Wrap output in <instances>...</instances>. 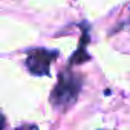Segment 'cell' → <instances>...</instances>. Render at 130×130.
Returning a JSON list of instances; mask_svg holds the SVG:
<instances>
[{"label":"cell","instance_id":"6da1fadb","mask_svg":"<svg viewBox=\"0 0 130 130\" xmlns=\"http://www.w3.org/2000/svg\"><path fill=\"white\" fill-rule=\"evenodd\" d=\"M81 86H83V81L75 72H72L71 69H64L63 72H60L58 81L52 89L51 104L61 112L71 109L78 100Z\"/></svg>","mask_w":130,"mask_h":130},{"label":"cell","instance_id":"7a4b0ae2","mask_svg":"<svg viewBox=\"0 0 130 130\" xmlns=\"http://www.w3.org/2000/svg\"><path fill=\"white\" fill-rule=\"evenodd\" d=\"M58 57V51L37 47L31 49L26 57V68L35 77H46L51 74V64Z\"/></svg>","mask_w":130,"mask_h":130},{"label":"cell","instance_id":"3957f363","mask_svg":"<svg viewBox=\"0 0 130 130\" xmlns=\"http://www.w3.org/2000/svg\"><path fill=\"white\" fill-rule=\"evenodd\" d=\"M87 41H89V32L87 31H83V38H81V43H80V47L75 54H72V58H71V64H81L84 61L89 60V54L84 52V49L87 47Z\"/></svg>","mask_w":130,"mask_h":130},{"label":"cell","instance_id":"277c9868","mask_svg":"<svg viewBox=\"0 0 130 130\" xmlns=\"http://www.w3.org/2000/svg\"><path fill=\"white\" fill-rule=\"evenodd\" d=\"M5 124H6V122H5V116L0 113V128H3V127H5Z\"/></svg>","mask_w":130,"mask_h":130}]
</instances>
